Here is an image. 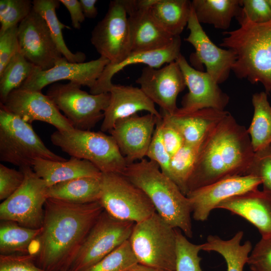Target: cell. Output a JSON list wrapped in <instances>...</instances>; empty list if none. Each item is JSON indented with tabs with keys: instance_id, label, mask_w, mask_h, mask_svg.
<instances>
[{
	"instance_id": "20",
	"label": "cell",
	"mask_w": 271,
	"mask_h": 271,
	"mask_svg": "<svg viewBox=\"0 0 271 271\" xmlns=\"http://www.w3.org/2000/svg\"><path fill=\"white\" fill-rule=\"evenodd\" d=\"M162 117V116H161ZM154 114H137L116 121L108 132L128 164L146 156L159 118Z\"/></svg>"
},
{
	"instance_id": "34",
	"label": "cell",
	"mask_w": 271,
	"mask_h": 271,
	"mask_svg": "<svg viewBox=\"0 0 271 271\" xmlns=\"http://www.w3.org/2000/svg\"><path fill=\"white\" fill-rule=\"evenodd\" d=\"M201 142L195 144L185 143L171 157L169 177L186 196L188 194V184L195 166Z\"/></svg>"
},
{
	"instance_id": "24",
	"label": "cell",
	"mask_w": 271,
	"mask_h": 271,
	"mask_svg": "<svg viewBox=\"0 0 271 271\" xmlns=\"http://www.w3.org/2000/svg\"><path fill=\"white\" fill-rule=\"evenodd\" d=\"M181 38L178 36L166 47L150 51L131 52L120 63L115 65L108 64L94 86L90 89V93L99 94L109 93L113 85L111 81L113 76L128 65L144 64L150 67L160 68L165 63L176 61L181 54Z\"/></svg>"
},
{
	"instance_id": "7",
	"label": "cell",
	"mask_w": 271,
	"mask_h": 271,
	"mask_svg": "<svg viewBox=\"0 0 271 271\" xmlns=\"http://www.w3.org/2000/svg\"><path fill=\"white\" fill-rule=\"evenodd\" d=\"M128 240L138 263L175 271V230L157 212L134 224Z\"/></svg>"
},
{
	"instance_id": "45",
	"label": "cell",
	"mask_w": 271,
	"mask_h": 271,
	"mask_svg": "<svg viewBox=\"0 0 271 271\" xmlns=\"http://www.w3.org/2000/svg\"><path fill=\"white\" fill-rule=\"evenodd\" d=\"M18 26L0 33V73L19 50Z\"/></svg>"
},
{
	"instance_id": "31",
	"label": "cell",
	"mask_w": 271,
	"mask_h": 271,
	"mask_svg": "<svg viewBox=\"0 0 271 271\" xmlns=\"http://www.w3.org/2000/svg\"><path fill=\"white\" fill-rule=\"evenodd\" d=\"M252 104L253 115L247 131L255 153L271 145V105L263 91L252 95Z\"/></svg>"
},
{
	"instance_id": "37",
	"label": "cell",
	"mask_w": 271,
	"mask_h": 271,
	"mask_svg": "<svg viewBox=\"0 0 271 271\" xmlns=\"http://www.w3.org/2000/svg\"><path fill=\"white\" fill-rule=\"evenodd\" d=\"M176 240L175 271H202L200 266L201 258L199 252L202 244H196L189 241L182 231L175 229Z\"/></svg>"
},
{
	"instance_id": "22",
	"label": "cell",
	"mask_w": 271,
	"mask_h": 271,
	"mask_svg": "<svg viewBox=\"0 0 271 271\" xmlns=\"http://www.w3.org/2000/svg\"><path fill=\"white\" fill-rule=\"evenodd\" d=\"M109 93L110 100L104 111L101 125L102 132H108L116 121L136 114L139 111H147L158 117L162 116L155 103L140 88L113 84Z\"/></svg>"
},
{
	"instance_id": "8",
	"label": "cell",
	"mask_w": 271,
	"mask_h": 271,
	"mask_svg": "<svg viewBox=\"0 0 271 271\" xmlns=\"http://www.w3.org/2000/svg\"><path fill=\"white\" fill-rule=\"evenodd\" d=\"M99 202L104 210L113 217L135 223L156 212L146 194L118 173H102Z\"/></svg>"
},
{
	"instance_id": "25",
	"label": "cell",
	"mask_w": 271,
	"mask_h": 271,
	"mask_svg": "<svg viewBox=\"0 0 271 271\" xmlns=\"http://www.w3.org/2000/svg\"><path fill=\"white\" fill-rule=\"evenodd\" d=\"M228 113L225 110L207 108L188 113L169 114L163 111L160 113L179 131L185 143L195 144L201 142L210 130Z\"/></svg>"
},
{
	"instance_id": "28",
	"label": "cell",
	"mask_w": 271,
	"mask_h": 271,
	"mask_svg": "<svg viewBox=\"0 0 271 271\" xmlns=\"http://www.w3.org/2000/svg\"><path fill=\"white\" fill-rule=\"evenodd\" d=\"M191 11L188 0H154L149 8L156 24L173 37L180 36L187 26Z\"/></svg>"
},
{
	"instance_id": "2",
	"label": "cell",
	"mask_w": 271,
	"mask_h": 271,
	"mask_svg": "<svg viewBox=\"0 0 271 271\" xmlns=\"http://www.w3.org/2000/svg\"><path fill=\"white\" fill-rule=\"evenodd\" d=\"M254 154L247 129L229 112L202 140L188 194L228 177L246 175Z\"/></svg>"
},
{
	"instance_id": "29",
	"label": "cell",
	"mask_w": 271,
	"mask_h": 271,
	"mask_svg": "<svg viewBox=\"0 0 271 271\" xmlns=\"http://www.w3.org/2000/svg\"><path fill=\"white\" fill-rule=\"evenodd\" d=\"M243 232L239 231L230 239L224 240L217 235H210L206 241L202 244V250L215 251L224 259L227 271H243L252 250V244L247 240L242 244L241 241Z\"/></svg>"
},
{
	"instance_id": "46",
	"label": "cell",
	"mask_w": 271,
	"mask_h": 271,
	"mask_svg": "<svg viewBox=\"0 0 271 271\" xmlns=\"http://www.w3.org/2000/svg\"><path fill=\"white\" fill-rule=\"evenodd\" d=\"M160 124L164 146L172 157L184 145V140L179 131L162 116Z\"/></svg>"
},
{
	"instance_id": "42",
	"label": "cell",
	"mask_w": 271,
	"mask_h": 271,
	"mask_svg": "<svg viewBox=\"0 0 271 271\" xmlns=\"http://www.w3.org/2000/svg\"><path fill=\"white\" fill-rule=\"evenodd\" d=\"M247 264L251 271H271V236L261 238L250 252Z\"/></svg>"
},
{
	"instance_id": "6",
	"label": "cell",
	"mask_w": 271,
	"mask_h": 271,
	"mask_svg": "<svg viewBox=\"0 0 271 271\" xmlns=\"http://www.w3.org/2000/svg\"><path fill=\"white\" fill-rule=\"evenodd\" d=\"M38 159L56 162L67 160L50 150L31 124L1 104L0 160L23 168H32Z\"/></svg>"
},
{
	"instance_id": "10",
	"label": "cell",
	"mask_w": 271,
	"mask_h": 271,
	"mask_svg": "<svg viewBox=\"0 0 271 271\" xmlns=\"http://www.w3.org/2000/svg\"><path fill=\"white\" fill-rule=\"evenodd\" d=\"M135 223L116 219L104 210L82 243L69 271H83L129 239Z\"/></svg>"
},
{
	"instance_id": "47",
	"label": "cell",
	"mask_w": 271,
	"mask_h": 271,
	"mask_svg": "<svg viewBox=\"0 0 271 271\" xmlns=\"http://www.w3.org/2000/svg\"><path fill=\"white\" fill-rule=\"evenodd\" d=\"M68 11L72 27L77 30L81 28V24L85 19L79 1L59 0Z\"/></svg>"
},
{
	"instance_id": "48",
	"label": "cell",
	"mask_w": 271,
	"mask_h": 271,
	"mask_svg": "<svg viewBox=\"0 0 271 271\" xmlns=\"http://www.w3.org/2000/svg\"><path fill=\"white\" fill-rule=\"evenodd\" d=\"M79 2L85 17L88 19L95 18L98 14L97 9L95 6L97 1L80 0Z\"/></svg>"
},
{
	"instance_id": "38",
	"label": "cell",
	"mask_w": 271,
	"mask_h": 271,
	"mask_svg": "<svg viewBox=\"0 0 271 271\" xmlns=\"http://www.w3.org/2000/svg\"><path fill=\"white\" fill-rule=\"evenodd\" d=\"M32 9V2L30 0H1L0 33L18 26Z\"/></svg>"
},
{
	"instance_id": "3",
	"label": "cell",
	"mask_w": 271,
	"mask_h": 271,
	"mask_svg": "<svg viewBox=\"0 0 271 271\" xmlns=\"http://www.w3.org/2000/svg\"><path fill=\"white\" fill-rule=\"evenodd\" d=\"M121 174L146 194L170 226L188 237L193 236L190 200L157 163L144 158L128 164Z\"/></svg>"
},
{
	"instance_id": "1",
	"label": "cell",
	"mask_w": 271,
	"mask_h": 271,
	"mask_svg": "<svg viewBox=\"0 0 271 271\" xmlns=\"http://www.w3.org/2000/svg\"><path fill=\"white\" fill-rule=\"evenodd\" d=\"M104 210L99 201L79 204L48 198L35 254L44 271H69L86 237Z\"/></svg>"
},
{
	"instance_id": "21",
	"label": "cell",
	"mask_w": 271,
	"mask_h": 271,
	"mask_svg": "<svg viewBox=\"0 0 271 271\" xmlns=\"http://www.w3.org/2000/svg\"><path fill=\"white\" fill-rule=\"evenodd\" d=\"M154 1L123 0L128 16L131 52L166 47L176 37L164 31L153 19L149 8Z\"/></svg>"
},
{
	"instance_id": "13",
	"label": "cell",
	"mask_w": 271,
	"mask_h": 271,
	"mask_svg": "<svg viewBox=\"0 0 271 271\" xmlns=\"http://www.w3.org/2000/svg\"><path fill=\"white\" fill-rule=\"evenodd\" d=\"M18 38L19 51L42 70L52 68L64 58L46 22L33 9L18 25Z\"/></svg>"
},
{
	"instance_id": "27",
	"label": "cell",
	"mask_w": 271,
	"mask_h": 271,
	"mask_svg": "<svg viewBox=\"0 0 271 271\" xmlns=\"http://www.w3.org/2000/svg\"><path fill=\"white\" fill-rule=\"evenodd\" d=\"M101 194V175L62 182L48 187L47 190L48 198L79 204L99 201Z\"/></svg>"
},
{
	"instance_id": "15",
	"label": "cell",
	"mask_w": 271,
	"mask_h": 271,
	"mask_svg": "<svg viewBox=\"0 0 271 271\" xmlns=\"http://www.w3.org/2000/svg\"><path fill=\"white\" fill-rule=\"evenodd\" d=\"M176 61L189 90L183 97L182 107L176 112L188 113L207 108L224 110L229 103V97L212 77L206 72L192 67L182 54Z\"/></svg>"
},
{
	"instance_id": "43",
	"label": "cell",
	"mask_w": 271,
	"mask_h": 271,
	"mask_svg": "<svg viewBox=\"0 0 271 271\" xmlns=\"http://www.w3.org/2000/svg\"><path fill=\"white\" fill-rule=\"evenodd\" d=\"M24 172L0 164V200H5L13 195L23 184Z\"/></svg>"
},
{
	"instance_id": "33",
	"label": "cell",
	"mask_w": 271,
	"mask_h": 271,
	"mask_svg": "<svg viewBox=\"0 0 271 271\" xmlns=\"http://www.w3.org/2000/svg\"><path fill=\"white\" fill-rule=\"evenodd\" d=\"M60 3L59 0H34L32 1L33 9L46 22L62 55L70 62H84L86 59L85 54L81 52L73 53L65 44L62 30L65 28L70 29V28L62 23L57 16L56 10L59 8Z\"/></svg>"
},
{
	"instance_id": "41",
	"label": "cell",
	"mask_w": 271,
	"mask_h": 271,
	"mask_svg": "<svg viewBox=\"0 0 271 271\" xmlns=\"http://www.w3.org/2000/svg\"><path fill=\"white\" fill-rule=\"evenodd\" d=\"M246 175L259 177L263 190L271 192V145L255 153Z\"/></svg>"
},
{
	"instance_id": "16",
	"label": "cell",
	"mask_w": 271,
	"mask_h": 271,
	"mask_svg": "<svg viewBox=\"0 0 271 271\" xmlns=\"http://www.w3.org/2000/svg\"><path fill=\"white\" fill-rule=\"evenodd\" d=\"M109 63V61L102 56L97 59L82 63L70 62L64 57L49 69L42 70L36 67L20 88L41 91L49 84L67 80L91 89Z\"/></svg>"
},
{
	"instance_id": "14",
	"label": "cell",
	"mask_w": 271,
	"mask_h": 271,
	"mask_svg": "<svg viewBox=\"0 0 271 271\" xmlns=\"http://www.w3.org/2000/svg\"><path fill=\"white\" fill-rule=\"evenodd\" d=\"M136 82L145 94L160 107L161 111L169 114L177 111V96L186 85L176 61L162 68L144 67Z\"/></svg>"
},
{
	"instance_id": "30",
	"label": "cell",
	"mask_w": 271,
	"mask_h": 271,
	"mask_svg": "<svg viewBox=\"0 0 271 271\" xmlns=\"http://www.w3.org/2000/svg\"><path fill=\"white\" fill-rule=\"evenodd\" d=\"M192 7L198 22L226 30L233 18L239 15L240 0H193Z\"/></svg>"
},
{
	"instance_id": "23",
	"label": "cell",
	"mask_w": 271,
	"mask_h": 271,
	"mask_svg": "<svg viewBox=\"0 0 271 271\" xmlns=\"http://www.w3.org/2000/svg\"><path fill=\"white\" fill-rule=\"evenodd\" d=\"M216 208L239 215L255 226L261 237L271 236V192L258 189L229 198Z\"/></svg>"
},
{
	"instance_id": "49",
	"label": "cell",
	"mask_w": 271,
	"mask_h": 271,
	"mask_svg": "<svg viewBox=\"0 0 271 271\" xmlns=\"http://www.w3.org/2000/svg\"><path fill=\"white\" fill-rule=\"evenodd\" d=\"M127 271H169L137 263Z\"/></svg>"
},
{
	"instance_id": "26",
	"label": "cell",
	"mask_w": 271,
	"mask_h": 271,
	"mask_svg": "<svg viewBox=\"0 0 271 271\" xmlns=\"http://www.w3.org/2000/svg\"><path fill=\"white\" fill-rule=\"evenodd\" d=\"M32 169L48 187L62 182L102 174L90 162L72 157L64 162L38 159L34 162Z\"/></svg>"
},
{
	"instance_id": "35",
	"label": "cell",
	"mask_w": 271,
	"mask_h": 271,
	"mask_svg": "<svg viewBox=\"0 0 271 271\" xmlns=\"http://www.w3.org/2000/svg\"><path fill=\"white\" fill-rule=\"evenodd\" d=\"M36 67L18 50L0 73L1 103L12 91L21 87Z\"/></svg>"
},
{
	"instance_id": "11",
	"label": "cell",
	"mask_w": 271,
	"mask_h": 271,
	"mask_svg": "<svg viewBox=\"0 0 271 271\" xmlns=\"http://www.w3.org/2000/svg\"><path fill=\"white\" fill-rule=\"evenodd\" d=\"M25 173L21 186L0 205L1 221H12L33 229L42 228L44 205L48 199L45 182L32 168H20Z\"/></svg>"
},
{
	"instance_id": "5",
	"label": "cell",
	"mask_w": 271,
	"mask_h": 271,
	"mask_svg": "<svg viewBox=\"0 0 271 271\" xmlns=\"http://www.w3.org/2000/svg\"><path fill=\"white\" fill-rule=\"evenodd\" d=\"M50 140L63 152L90 162L102 173L121 174L128 165L113 137L102 131L57 130Z\"/></svg>"
},
{
	"instance_id": "40",
	"label": "cell",
	"mask_w": 271,
	"mask_h": 271,
	"mask_svg": "<svg viewBox=\"0 0 271 271\" xmlns=\"http://www.w3.org/2000/svg\"><path fill=\"white\" fill-rule=\"evenodd\" d=\"M159 118L147 152L146 156L157 163L161 170L169 177L171 156L168 153L163 141L160 120Z\"/></svg>"
},
{
	"instance_id": "4",
	"label": "cell",
	"mask_w": 271,
	"mask_h": 271,
	"mask_svg": "<svg viewBox=\"0 0 271 271\" xmlns=\"http://www.w3.org/2000/svg\"><path fill=\"white\" fill-rule=\"evenodd\" d=\"M240 27L223 33L221 46L233 51L236 56L232 67L235 75L252 84L260 83L265 92H271V21L252 23L236 19Z\"/></svg>"
},
{
	"instance_id": "36",
	"label": "cell",
	"mask_w": 271,
	"mask_h": 271,
	"mask_svg": "<svg viewBox=\"0 0 271 271\" xmlns=\"http://www.w3.org/2000/svg\"><path fill=\"white\" fill-rule=\"evenodd\" d=\"M138 263L128 240L83 271H127Z\"/></svg>"
},
{
	"instance_id": "39",
	"label": "cell",
	"mask_w": 271,
	"mask_h": 271,
	"mask_svg": "<svg viewBox=\"0 0 271 271\" xmlns=\"http://www.w3.org/2000/svg\"><path fill=\"white\" fill-rule=\"evenodd\" d=\"M241 10L236 18L256 24L271 21V0H240Z\"/></svg>"
},
{
	"instance_id": "19",
	"label": "cell",
	"mask_w": 271,
	"mask_h": 271,
	"mask_svg": "<svg viewBox=\"0 0 271 271\" xmlns=\"http://www.w3.org/2000/svg\"><path fill=\"white\" fill-rule=\"evenodd\" d=\"M190 31L185 41L195 48L192 58L199 64H204L206 72L219 84L228 78L236 60L235 53L230 49H223L215 45L203 30L197 20L193 8L187 24Z\"/></svg>"
},
{
	"instance_id": "9",
	"label": "cell",
	"mask_w": 271,
	"mask_h": 271,
	"mask_svg": "<svg viewBox=\"0 0 271 271\" xmlns=\"http://www.w3.org/2000/svg\"><path fill=\"white\" fill-rule=\"evenodd\" d=\"M81 85L69 82L55 83L48 89L47 95L76 129H90L103 118L107 107L109 93L92 94L81 89Z\"/></svg>"
},
{
	"instance_id": "12",
	"label": "cell",
	"mask_w": 271,
	"mask_h": 271,
	"mask_svg": "<svg viewBox=\"0 0 271 271\" xmlns=\"http://www.w3.org/2000/svg\"><path fill=\"white\" fill-rule=\"evenodd\" d=\"M90 41L100 54L115 65L131 53L128 16L123 0L110 2L104 18L91 32Z\"/></svg>"
},
{
	"instance_id": "44",
	"label": "cell",
	"mask_w": 271,
	"mask_h": 271,
	"mask_svg": "<svg viewBox=\"0 0 271 271\" xmlns=\"http://www.w3.org/2000/svg\"><path fill=\"white\" fill-rule=\"evenodd\" d=\"M0 271H44L38 266L34 254H0Z\"/></svg>"
},
{
	"instance_id": "32",
	"label": "cell",
	"mask_w": 271,
	"mask_h": 271,
	"mask_svg": "<svg viewBox=\"0 0 271 271\" xmlns=\"http://www.w3.org/2000/svg\"><path fill=\"white\" fill-rule=\"evenodd\" d=\"M42 228L33 229L12 221L0 225V254H31L30 246L40 235Z\"/></svg>"
},
{
	"instance_id": "18",
	"label": "cell",
	"mask_w": 271,
	"mask_h": 271,
	"mask_svg": "<svg viewBox=\"0 0 271 271\" xmlns=\"http://www.w3.org/2000/svg\"><path fill=\"white\" fill-rule=\"evenodd\" d=\"M261 180L252 175L228 177L198 188L189 192L193 218L198 221L207 220L210 213L222 201L258 189Z\"/></svg>"
},
{
	"instance_id": "17",
	"label": "cell",
	"mask_w": 271,
	"mask_h": 271,
	"mask_svg": "<svg viewBox=\"0 0 271 271\" xmlns=\"http://www.w3.org/2000/svg\"><path fill=\"white\" fill-rule=\"evenodd\" d=\"M1 104L30 124L34 121H41L52 125L59 131L74 129L50 97L41 91L20 88L12 91Z\"/></svg>"
}]
</instances>
